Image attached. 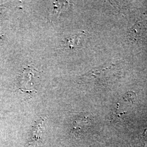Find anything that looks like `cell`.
I'll return each instance as SVG.
<instances>
[{"label": "cell", "mask_w": 147, "mask_h": 147, "mask_svg": "<svg viewBox=\"0 0 147 147\" xmlns=\"http://www.w3.org/2000/svg\"><path fill=\"white\" fill-rule=\"evenodd\" d=\"M34 69L32 68L29 66L24 69L22 73V79L20 83L21 86V89L30 90V87L32 88V87L34 86L33 82H32V79H33L34 76Z\"/></svg>", "instance_id": "cell-3"}, {"label": "cell", "mask_w": 147, "mask_h": 147, "mask_svg": "<svg viewBox=\"0 0 147 147\" xmlns=\"http://www.w3.org/2000/svg\"><path fill=\"white\" fill-rule=\"evenodd\" d=\"M83 35V33H80L74 36V37L67 39L65 41L66 46L71 50L78 47L80 45Z\"/></svg>", "instance_id": "cell-4"}, {"label": "cell", "mask_w": 147, "mask_h": 147, "mask_svg": "<svg viewBox=\"0 0 147 147\" xmlns=\"http://www.w3.org/2000/svg\"><path fill=\"white\" fill-rule=\"evenodd\" d=\"M129 34L133 40H140L147 37V14L140 17Z\"/></svg>", "instance_id": "cell-2"}, {"label": "cell", "mask_w": 147, "mask_h": 147, "mask_svg": "<svg viewBox=\"0 0 147 147\" xmlns=\"http://www.w3.org/2000/svg\"><path fill=\"white\" fill-rule=\"evenodd\" d=\"M143 140L144 141V143H146L147 141V127L146 128V129L145 130V131L143 133Z\"/></svg>", "instance_id": "cell-5"}, {"label": "cell", "mask_w": 147, "mask_h": 147, "mask_svg": "<svg viewBox=\"0 0 147 147\" xmlns=\"http://www.w3.org/2000/svg\"><path fill=\"white\" fill-rule=\"evenodd\" d=\"M116 65L113 64L108 65L107 66H102L93 69L88 73L84 75V80L99 81L107 78V76H111V72L117 70Z\"/></svg>", "instance_id": "cell-1"}]
</instances>
